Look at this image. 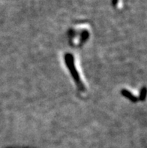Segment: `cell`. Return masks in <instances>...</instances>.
Masks as SVG:
<instances>
[{
  "label": "cell",
  "mask_w": 147,
  "mask_h": 148,
  "mask_svg": "<svg viewBox=\"0 0 147 148\" xmlns=\"http://www.w3.org/2000/svg\"><path fill=\"white\" fill-rule=\"evenodd\" d=\"M65 62L68 69H70L72 77L76 82L77 86L80 92H86L87 87L85 81L83 78V75L80 69V66L77 62L76 58L72 54H68L65 56Z\"/></svg>",
  "instance_id": "6da1fadb"
},
{
  "label": "cell",
  "mask_w": 147,
  "mask_h": 148,
  "mask_svg": "<svg viewBox=\"0 0 147 148\" xmlns=\"http://www.w3.org/2000/svg\"><path fill=\"white\" fill-rule=\"evenodd\" d=\"M69 32L70 43L75 47L82 46L83 44L87 41L90 36L89 27L86 25L80 24L73 26Z\"/></svg>",
  "instance_id": "7a4b0ae2"
}]
</instances>
